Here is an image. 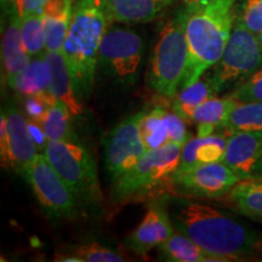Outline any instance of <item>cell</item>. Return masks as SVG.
<instances>
[{
    "instance_id": "1",
    "label": "cell",
    "mask_w": 262,
    "mask_h": 262,
    "mask_svg": "<svg viewBox=\"0 0 262 262\" xmlns=\"http://www.w3.org/2000/svg\"><path fill=\"white\" fill-rule=\"evenodd\" d=\"M173 226L224 261L247 260L262 248V234L233 216L201 203L181 205Z\"/></svg>"
},
{
    "instance_id": "2",
    "label": "cell",
    "mask_w": 262,
    "mask_h": 262,
    "mask_svg": "<svg viewBox=\"0 0 262 262\" xmlns=\"http://www.w3.org/2000/svg\"><path fill=\"white\" fill-rule=\"evenodd\" d=\"M112 21L107 0H78L74 4L62 54L81 97L93 91L98 51Z\"/></svg>"
},
{
    "instance_id": "3",
    "label": "cell",
    "mask_w": 262,
    "mask_h": 262,
    "mask_svg": "<svg viewBox=\"0 0 262 262\" xmlns=\"http://www.w3.org/2000/svg\"><path fill=\"white\" fill-rule=\"evenodd\" d=\"M235 2L211 0L201 10L187 12L188 66L181 88L198 80L221 58L234 24Z\"/></svg>"
},
{
    "instance_id": "4",
    "label": "cell",
    "mask_w": 262,
    "mask_h": 262,
    "mask_svg": "<svg viewBox=\"0 0 262 262\" xmlns=\"http://www.w3.org/2000/svg\"><path fill=\"white\" fill-rule=\"evenodd\" d=\"M187 11H180L163 25L150 62L149 85L156 93L175 97L188 66V44L186 38Z\"/></svg>"
},
{
    "instance_id": "5",
    "label": "cell",
    "mask_w": 262,
    "mask_h": 262,
    "mask_svg": "<svg viewBox=\"0 0 262 262\" xmlns=\"http://www.w3.org/2000/svg\"><path fill=\"white\" fill-rule=\"evenodd\" d=\"M182 145L169 143L160 148L147 150L133 169L113 181L112 198L123 203L148 193L164 180L171 179L180 165Z\"/></svg>"
},
{
    "instance_id": "6",
    "label": "cell",
    "mask_w": 262,
    "mask_h": 262,
    "mask_svg": "<svg viewBox=\"0 0 262 262\" xmlns=\"http://www.w3.org/2000/svg\"><path fill=\"white\" fill-rule=\"evenodd\" d=\"M262 70V48L258 35L245 27L234 17L227 44L210 74L221 90L228 85L244 83L251 75Z\"/></svg>"
},
{
    "instance_id": "7",
    "label": "cell",
    "mask_w": 262,
    "mask_h": 262,
    "mask_svg": "<svg viewBox=\"0 0 262 262\" xmlns=\"http://www.w3.org/2000/svg\"><path fill=\"white\" fill-rule=\"evenodd\" d=\"M145 42L139 33L108 28L98 51L97 70L120 85L135 83L142 62Z\"/></svg>"
},
{
    "instance_id": "8",
    "label": "cell",
    "mask_w": 262,
    "mask_h": 262,
    "mask_svg": "<svg viewBox=\"0 0 262 262\" xmlns=\"http://www.w3.org/2000/svg\"><path fill=\"white\" fill-rule=\"evenodd\" d=\"M44 156L78 199L93 201L96 198V168L85 147L73 141H49Z\"/></svg>"
},
{
    "instance_id": "9",
    "label": "cell",
    "mask_w": 262,
    "mask_h": 262,
    "mask_svg": "<svg viewBox=\"0 0 262 262\" xmlns=\"http://www.w3.org/2000/svg\"><path fill=\"white\" fill-rule=\"evenodd\" d=\"M22 175L31 185L41 208L50 217L57 220L74 217L78 198L52 168L44 153H38L22 171Z\"/></svg>"
},
{
    "instance_id": "10",
    "label": "cell",
    "mask_w": 262,
    "mask_h": 262,
    "mask_svg": "<svg viewBox=\"0 0 262 262\" xmlns=\"http://www.w3.org/2000/svg\"><path fill=\"white\" fill-rule=\"evenodd\" d=\"M142 112L127 117L111 130L104 139V165L112 181L129 171L147 153L141 135Z\"/></svg>"
},
{
    "instance_id": "11",
    "label": "cell",
    "mask_w": 262,
    "mask_h": 262,
    "mask_svg": "<svg viewBox=\"0 0 262 262\" xmlns=\"http://www.w3.org/2000/svg\"><path fill=\"white\" fill-rule=\"evenodd\" d=\"M38 155L28 120L16 108L2 111L0 118V157L6 169L22 172Z\"/></svg>"
},
{
    "instance_id": "12",
    "label": "cell",
    "mask_w": 262,
    "mask_h": 262,
    "mask_svg": "<svg viewBox=\"0 0 262 262\" xmlns=\"http://www.w3.org/2000/svg\"><path fill=\"white\" fill-rule=\"evenodd\" d=\"M171 180L180 192L195 198H220L242 181L224 162L202 164L186 171L175 172Z\"/></svg>"
},
{
    "instance_id": "13",
    "label": "cell",
    "mask_w": 262,
    "mask_h": 262,
    "mask_svg": "<svg viewBox=\"0 0 262 262\" xmlns=\"http://www.w3.org/2000/svg\"><path fill=\"white\" fill-rule=\"evenodd\" d=\"M140 127L143 142L148 150L160 148L169 143L183 146L191 139L186 127V120L178 113L169 112L163 107L142 112Z\"/></svg>"
},
{
    "instance_id": "14",
    "label": "cell",
    "mask_w": 262,
    "mask_h": 262,
    "mask_svg": "<svg viewBox=\"0 0 262 262\" xmlns=\"http://www.w3.org/2000/svg\"><path fill=\"white\" fill-rule=\"evenodd\" d=\"M241 180H255L262 172V133L238 131L227 137L222 160Z\"/></svg>"
},
{
    "instance_id": "15",
    "label": "cell",
    "mask_w": 262,
    "mask_h": 262,
    "mask_svg": "<svg viewBox=\"0 0 262 262\" xmlns=\"http://www.w3.org/2000/svg\"><path fill=\"white\" fill-rule=\"evenodd\" d=\"M175 232L173 222L163 208H150L141 224L125 239V247L141 256L158 248Z\"/></svg>"
},
{
    "instance_id": "16",
    "label": "cell",
    "mask_w": 262,
    "mask_h": 262,
    "mask_svg": "<svg viewBox=\"0 0 262 262\" xmlns=\"http://www.w3.org/2000/svg\"><path fill=\"white\" fill-rule=\"evenodd\" d=\"M2 60L6 81L14 79L16 75L25 71L32 60L22 37L21 16L16 11L14 4L8 14L5 28L3 29Z\"/></svg>"
},
{
    "instance_id": "17",
    "label": "cell",
    "mask_w": 262,
    "mask_h": 262,
    "mask_svg": "<svg viewBox=\"0 0 262 262\" xmlns=\"http://www.w3.org/2000/svg\"><path fill=\"white\" fill-rule=\"evenodd\" d=\"M227 137L225 135L191 137L182 146L180 165L175 172H182L202 164L222 162L227 146Z\"/></svg>"
},
{
    "instance_id": "18",
    "label": "cell",
    "mask_w": 262,
    "mask_h": 262,
    "mask_svg": "<svg viewBox=\"0 0 262 262\" xmlns=\"http://www.w3.org/2000/svg\"><path fill=\"white\" fill-rule=\"evenodd\" d=\"M51 68L50 93L61 103H63L73 117H79L83 113L80 101L75 90V85L68 68L67 61L62 52H45Z\"/></svg>"
},
{
    "instance_id": "19",
    "label": "cell",
    "mask_w": 262,
    "mask_h": 262,
    "mask_svg": "<svg viewBox=\"0 0 262 262\" xmlns=\"http://www.w3.org/2000/svg\"><path fill=\"white\" fill-rule=\"evenodd\" d=\"M175 0H107L113 21L146 24L155 21Z\"/></svg>"
},
{
    "instance_id": "20",
    "label": "cell",
    "mask_w": 262,
    "mask_h": 262,
    "mask_svg": "<svg viewBox=\"0 0 262 262\" xmlns=\"http://www.w3.org/2000/svg\"><path fill=\"white\" fill-rule=\"evenodd\" d=\"M74 0H49L42 14L47 31V51L62 52L73 16Z\"/></svg>"
},
{
    "instance_id": "21",
    "label": "cell",
    "mask_w": 262,
    "mask_h": 262,
    "mask_svg": "<svg viewBox=\"0 0 262 262\" xmlns=\"http://www.w3.org/2000/svg\"><path fill=\"white\" fill-rule=\"evenodd\" d=\"M221 88L210 73H204L194 83L182 88L172 103V111L182 117L186 122H191V117L196 107L209 98L217 96Z\"/></svg>"
},
{
    "instance_id": "22",
    "label": "cell",
    "mask_w": 262,
    "mask_h": 262,
    "mask_svg": "<svg viewBox=\"0 0 262 262\" xmlns=\"http://www.w3.org/2000/svg\"><path fill=\"white\" fill-rule=\"evenodd\" d=\"M160 258L170 262H224L217 255L209 253L193 239L175 228L171 237L159 245Z\"/></svg>"
},
{
    "instance_id": "23",
    "label": "cell",
    "mask_w": 262,
    "mask_h": 262,
    "mask_svg": "<svg viewBox=\"0 0 262 262\" xmlns=\"http://www.w3.org/2000/svg\"><path fill=\"white\" fill-rule=\"evenodd\" d=\"M8 84L25 97L50 93L51 68L45 54L32 58L27 68Z\"/></svg>"
},
{
    "instance_id": "24",
    "label": "cell",
    "mask_w": 262,
    "mask_h": 262,
    "mask_svg": "<svg viewBox=\"0 0 262 262\" xmlns=\"http://www.w3.org/2000/svg\"><path fill=\"white\" fill-rule=\"evenodd\" d=\"M237 103V100L227 95L225 97H211L196 107L191 123L198 124V136H209L217 127H222Z\"/></svg>"
},
{
    "instance_id": "25",
    "label": "cell",
    "mask_w": 262,
    "mask_h": 262,
    "mask_svg": "<svg viewBox=\"0 0 262 262\" xmlns=\"http://www.w3.org/2000/svg\"><path fill=\"white\" fill-rule=\"evenodd\" d=\"M228 195L239 214L262 222V182L242 180Z\"/></svg>"
},
{
    "instance_id": "26",
    "label": "cell",
    "mask_w": 262,
    "mask_h": 262,
    "mask_svg": "<svg viewBox=\"0 0 262 262\" xmlns=\"http://www.w3.org/2000/svg\"><path fill=\"white\" fill-rule=\"evenodd\" d=\"M221 129L229 134L238 131L262 133V101L261 102H238L229 113Z\"/></svg>"
},
{
    "instance_id": "27",
    "label": "cell",
    "mask_w": 262,
    "mask_h": 262,
    "mask_svg": "<svg viewBox=\"0 0 262 262\" xmlns=\"http://www.w3.org/2000/svg\"><path fill=\"white\" fill-rule=\"evenodd\" d=\"M71 111L60 101L52 103L39 124L44 129L48 141H72Z\"/></svg>"
},
{
    "instance_id": "28",
    "label": "cell",
    "mask_w": 262,
    "mask_h": 262,
    "mask_svg": "<svg viewBox=\"0 0 262 262\" xmlns=\"http://www.w3.org/2000/svg\"><path fill=\"white\" fill-rule=\"evenodd\" d=\"M22 37L31 58L41 56L47 52V31L44 14H34L21 17Z\"/></svg>"
},
{
    "instance_id": "29",
    "label": "cell",
    "mask_w": 262,
    "mask_h": 262,
    "mask_svg": "<svg viewBox=\"0 0 262 262\" xmlns=\"http://www.w3.org/2000/svg\"><path fill=\"white\" fill-rule=\"evenodd\" d=\"M60 261L73 262H123L125 258L118 251L97 243L83 244L72 249L71 254L62 255Z\"/></svg>"
},
{
    "instance_id": "30",
    "label": "cell",
    "mask_w": 262,
    "mask_h": 262,
    "mask_svg": "<svg viewBox=\"0 0 262 262\" xmlns=\"http://www.w3.org/2000/svg\"><path fill=\"white\" fill-rule=\"evenodd\" d=\"M235 18L255 34L262 33V0H241L235 9Z\"/></svg>"
},
{
    "instance_id": "31",
    "label": "cell",
    "mask_w": 262,
    "mask_h": 262,
    "mask_svg": "<svg viewBox=\"0 0 262 262\" xmlns=\"http://www.w3.org/2000/svg\"><path fill=\"white\" fill-rule=\"evenodd\" d=\"M238 102H261L262 101V70L251 75L244 83L239 84L233 93L229 94Z\"/></svg>"
},
{
    "instance_id": "32",
    "label": "cell",
    "mask_w": 262,
    "mask_h": 262,
    "mask_svg": "<svg viewBox=\"0 0 262 262\" xmlns=\"http://www.w3.org/2000/svg\"><path fill=\"white\" fill-rule=\"evenodd\" d=\"M8 2H12L18 15L21 17H26L42 12L49 0H8Z\"/></svg>"
},
{
    "instance_id": "33",
    "label": "cell",
    "mask_w": 262,
    "mask_h": 262,
    "mask_svg": "<svg viewBox=\"0 0 262 262\" xmlns=\"http://www.w3.org/2000/svg\"><path fill=\"white\" fill-rule=\"evenodd\" d=\"M211 0H183V9L188 12H194L201 10L210 3Z\"/></svg>"
},
{
    "instance_id": "34",
    "label": "cell",
    "mask_w": 262,
    "mask_h": 262,
    "mask_svg": "<svg viewBox=\"0 0 262 262\" xmlns=\"http://www.w3.org/2000/svg\"><path fill=\"white\" fill-rule=\"evenodd\" d=\"M255 181H258V182H262V172L260 173V175L257 176L256 179H255Z\"/></svg>"
},
{
    "instance_id": "35",
    "label": "cell",
    "mask_w": 262,
    "mask_h": 262,
    "mask_svg": "<svg viewBox=\"0 0 262 262\" xmlns=\"http://www.w3.org/2000/svg\"><path fill=\"white\" fill-rule=\"evenodd\" d=\"M258 40H260V44H261V48H262V33L258 34Z\"/></svg>"
}]
</instances>
